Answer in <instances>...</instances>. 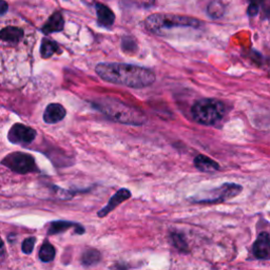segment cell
<instances>
[{
  "label": "cell",
  "instance_id": "7402d4cb",
  "mask_svg": "<svg viewBox=\"0 0 270 270\" xmlns=\"http://www.w3.org/2000/svg\"><path fill=\"white\" fill-rule=\"evenodd\" d=\"M35 243H36V239L35 238H27L23 241L22 243V251L23 254L25 255H30L32 254V251L34 249V246H35Z\"/></svg>",
  "mask_w": 270,
  "mask_h": 270
},
{
  "label": "cell",
  "instance_id": "5bb4252c",
  "mask_svg": "<svg viewBox=\"0 0 270 270\" xmlns=\"http://www.w3.org/2000/svg\"><path fill=\"white\" fill-rule=\"evenodd\" d=\"M193 163H194L195 168L202 172H206V173L217 172L221 168L220 164L218 162L203 154H199L197 157H195Z\"/></svg>",
  "mask_w": 270,
  "mask_h": 270
},
{
  "label": "cell",
  "instance_id": "7a4b0ae2",
  "mask_svg": "<svg viewBox=\"0 0 270 270\" xmlns=\"http://www.w3.org/2000/svg\"><path fill=\"white\" fill-rule=\"evenodd\" d=\"M93 106L109 119L119 124L142 126L145 123V115L142 111L113 97H102Z\"/></svg>",
  "mask_w": 270,
  "mask_h": 270
},
{
  "label": "cell",
  "instance_id": "d6986e66",
  "mask_svg": "<svg viewBox=\"0 0 270 270\" xmlns=\"http://www.w3.org/2000/svg\"><path fill=\"white\" fill-rule=\"evenodd\" d=\"M207 14L212 19H220L225 14V5L219 0H213L207 6Z\"/></svg>",
  "mask_w": 270,
  "mask_h": 270
},
{
  "label": "cell",
  "instance_id": "9c48e42d",
  "mask_svg": "<svg viewBox=\"0 0 270 270\" xmlns=\"http://www.w3.org/2000/svg\"><path fill=\"white\" fill-rule=\"evenodd\" d=\"M253 254L258 260H268L270 256V241L268 232H262L253 246Z\"/></svg>",
  "mask_w": 270,
  "mask_h": 270
},
{
  "label": "cell",
  "instance_id": "ac0fdd59",
  "mask_svg": "<svg viewBox=\"0 0 270 270\" xmlns=\"http://www.w3.org/2000/svg\"><path fill=\"white\" fill-rule=\"evenodd\" d=\"M55 255H56V250H55L54 246L49 243V242H44L42 246L39 249V259L43 263H49L55 259Z\"/></svg>",
  "mask_w": 270,
  "mask_h": 270
},
{
  "label": "cell",
  "instance_id": "d4e9b609",
  "mask_svg": "<svg viewBox=\"0 0 270 270\" xmlns=\"http://www.w3.org/2000/svg\"><path fill=\"white\" fill-rule=\"evenodd\" d=\"M249 1H250V4H255V5L259 6L260 10H261V7H262L263 5H265L266 7L268 6L269 0H249Z\"/></svg>",
  "mask_w": 270,
  "mask_h": 270
},
{
  "label": "cell",
  "instance_id": "2e32d148",
  "mask_svg": "<svg viewBox=\"0 0 270 270\" xmlns=\"http://www.w3.org/2000/svg\"><path fill=\"white\" fill-rule=\"evenodd\" d=\"M60 52V48L59 44L51 40L49 38H43L41 41V45H40V54L41 57L44 59H48L50 57H52L55 53H59Z\"/></svg>",
  "mask_w": 270,
  "mask_h": 270
},
{
  "label": "cell",
  "instance_id": "8fae6325",
  "mask_svg": "<svg viewBox=\"0 0 270 270\" xmlns=\"http://www.w3.org/2000/svg\"><path fill=\"white\" fill-rule=\"evenodd\" d=\"M70 228L75 229V232L77 235H83L86 232V229L83 228L81 225L77 224V223L68 222V221H56V222H52L50 224L48 235L54 236V235L62 234V232H64L66 230H69Z\"/></svg>",
  "mask_w": 270,
  "mask_h": 270
},
{
  "label": "cell",
  "instance_id": "ffe728a7",
  "mask_svg": "<svg viewBox=\"0 0 270 270\" xmlns=\"http://www.w3.org/2000/svg\"><path fill=\"white\" fill-rule=\"evenodd\" d=\"M171 240L173 245L178 248L180 251H183V253H186L188 250L187 247V242H186L185 238L181 234H173L171 235Z\"/></svg>",
  "mask_w": 270,
  "mask_h": 270
},
{
  "label": "cell",
  "instance_id": "cb8c5ba5",
  "mask_svg": "<svg viewBox=\"0 0 270 270\" xmlns=\"http://www.w3.org/2000/svg\"><path fill=\"white\" fill-rule=\"evenodd\" d=\"M260 13V7L255 5V4H250L249 7H248V15L250 17H254V16H257L258 14Z\"/></svg>",
  "mask_w": 270,
  "mask_h": 270
},
{
  "label": "cell",
  "instance_id": "4316f807",
  "mask_svg": "<svg viewBox=\"0 0 270 270\" xmlns=\"http://www.w3.org/2000/svg\"><path fill=\"white\" fill-rule=\"evenodd\" d=\"M3 253H4V244H3L1 238H0V256H2Z\"/></svg>",
  "mask_w": 270,
  "mask_h": 270
},
{
  "label": "cell",
  "instance_id": "3957f363",
  "mask_svg": "<svg viewBox=\"0 0 270 270\" xmlns=\"http://www.w3.org/2000/svg\"><path fill=\"white\" fill-rule=\"evenodd\" d=\"M144 24L149 32L154 33L156 35H165L167 31L173 29V27H192V29H200L203 25L200 19L190 16L162 13L148 16Z\"/></svg>",
  "mask_w": 270,
  "mask_h": 270
},
{
  "label": "cell",
  "instance_id": "52a82bcc",
  "mask_svg": "<svg viewBox=\"0 0 270 270\" xmlns=\"http://www.w3.org/2000/svg\"><path fill=\"white\" fill-rule=\"evenodd\" d=\"M7 138L15 145H27L31 144L36 138V131L22 124H15L7 133Z\"/></svg>",
  "mask_w": 270,
  "mask_h": 270
},
{
  "label": "cell",
  "instance_id": "484cf974",
  "mask_svg": "<svg viewBox=\"0 0 270 270\" xmlns=\"http://www.w3.org/2000/svg\"><path fill=\"white\" fill-rule=\"evenodd\" d=\"M8 10V4L4 0H0V16L4 15Z\"/></svg>",
  "mask_w": 270,
  "mask_h": 270
},
{
  "label": "cell",
  "instance_id": "6da1fadb",
  "mask_svg": "<svg viewBox=\"0 0 270 270\" xmlns=\"http://www.w3.org/2000/svg\"><path fill=\"white\" fill-rule=\"evenodd\" d=\"M95 72L102 80L133 89L149 87L155 81V74L152 70L135 64L100 62L96 66Z\"/></svg>",
  "mask_w": 270,
  "mask_h": 270
},
{
  "label": "cell",
  "instance_id": "44dd1931",
  "mask_svg": "<svg viewBox=\"0 0 270 270\" xmlns=\"http://www.w3.org/2000/svg\"><path fill=\"white\" fill-rule=\"evenodd\" d=\"M122 49L126 53H133L136 49V42L132 37H124L122 42Z\"/></svg>",
  "mask_w": 270,
  "mask_h": 270
},
{
  "label": "cell",
  "instance_id": "7c38bea8",
  "mask_svg": "<svg viewBox=\"0 0 270 270\" xmlns=\"http://www.w3.org/2000/svg\"><path fill=\"white\" fill-rule=\"evenodd\" d=\"M95 10H96V15H97V21L100 26H104L109 29V27L113 25L115 21V14L109 6H107L104 3L96 2Z\"/></svg>",
  "mask_w": 270,
  "mask_h": 270
},
{
  "label": "cell",
  "instance_id": "8992f818",
  "mask_svg": "<svg viewBox=\"0 0 270 270\" xmlns=\"http://www.w3.org/2000/svg\"><path fill=\"white\" fill-rule=\"evenodd\" d=\"M2 165L16 173L25 174L37 171L34 157L27 153L13 152L6 155L2 160Z\"/></svg>",
  "mask_w": 270,
  "mask_h": 270
},
{
  "label": "cell",
  "instance_id": "e0dca14e",
  "mask_svg": "<svg viewBox=\"0 0 270 270\" xmlns=\"http://www.w3.org/2000/svg\"><path fill=\"white\" fill-rule=\"evenodd\" d=\"M101 259V255L96 249H88L82 254L81 257V264L86 267L94 266L99 263Z\"/></svg>",
  "mask_w": 270,
  "mask_h": 270
},
{
  "label": "cell",
  "instance_id": "4fadbf2b",
  "mask_svg": "<svg viewBox=\"0 0 270 270\" xmlns=\"http://www.w3.org/2000/svg\"><path fill=\"white\" fill-rule=\"evenodd\" d=\"M64 27V19L62 14L57 11L53 13L50 18L48 19L43 26L41 27V32L45 35H49L52 33H57V32H61Z\"/></svg>",
  "mask_w": 270,
  "mask_h": 270
},
{
  "label": "cell",
  "instance_id": "30bf717a",
  "mask_svg": "<svg viewBox=\"0 0 270 270\" xmlns=\"http://www.w3.org/2000/svg\"><path fill=\"white\" fill-rule=\"evenodd\" d=\"M67 110L60 104H50L45 108L43 120L46 124H57L66 117Z\"/></svg>",
  "mask_w": 270,
  "mask_h": 270
},
{
  "label": "cell",
  "instance_id": "ba28073f",
  "mask_svg": "<svg viewBox=\"0 0 270 270\" xmlns=\"http://www.w3.org/2000/svg\"><path fill=\"white\" fill-rule=\"evenodd\" d=\"M131 198V191L128 189H119L112 198H111L106 206L97 212L98 218H105L110 212H112L120 204Z\"/></svg>",
  "mask_w": 270,
  "mask_h": 270
},
{
  "label": "cell",
  "instance_id": "5b68a950",
  "mask_svg": "<svg viewBox=\"0 0 270 270\" xmlns=\"http://www.w3.org/2000/svg\"><path fill=\"white\" fill-rule=\"evenodd\" d=\"M243 191V187L241 185L234 183L223 184L221 187L205 191L203 195H199L192 199L194 203L198 204H219L224 203L231 199H234Z\"/></svg>",
  "mask_w": 270,
  "mask_h": 270
},
{
  "label": "cell",
  "instance_id": "603a6c76",
  "mask_svg": "<svg viewBox=\"0 0 270 270\" xmlns=\"http://www.w3.org/2000/svg\"><path fill=\"white\" fill-rule=\"evenodd\" d=\"M128 2L139 8H149L154 4L155 0H128Z\"/></svg>",
  "mask_w": 270,
  "mask_h": 270
},
{
  "label": "cell",
  "instance_id": "277c9868",
  "mask_svg": "<svg viewBox=\"0 0 270 270\" xmlns=\"http://www.w3.org/2000/svg\"><path fill=\"white\" fill-rule=\"evenodd\" d=\"M226 113L224 102L216 98H203L195 101L191 108L193 119L200 125L213 126L220 123Z\"/></svg>",
  "mask_w": 270,
  "mask_h": 270
},
{
  "label": "cell",
  "instance_id": "9a60e30c",
  "mask_svg": "<svg viewBox=\"0 0 270 270\" xmlns=\"http://www.w3.org/2000/svg\"><path fill=\"white\" fill-rule=\"evenodd\" d=\"M23 37V30L17 26H6L4 29L0 30V39L10 42V43H18Z\"/></svg>",
  "mask_w": 270,
  "mask_h": 270
}]
</instances>
